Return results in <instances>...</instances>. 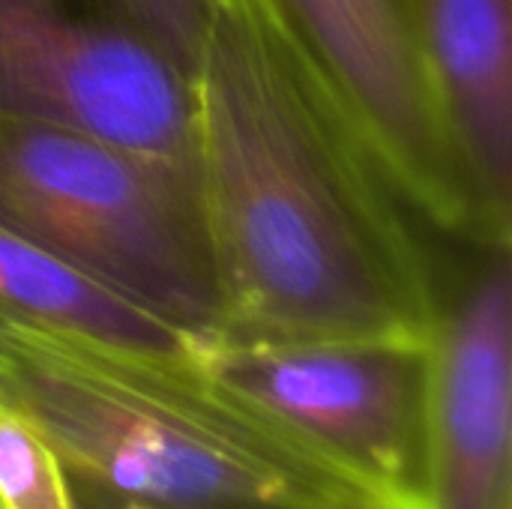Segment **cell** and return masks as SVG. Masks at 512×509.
<instances>
[{"label": "cell", "mask_w": 512, "mask_h": 509, "mask_svg": "<svg viewBox=\"0 0 512 509\" xmlns=\"http://www.w3.org/2000/svg\"><path fill=\"white\" fill-rule=\"evenodd\" d=\"M186 81L219 339L429 342L414 246L369 174L378 156L276 0H210Z\"/></svg>", "instance_id": "obj_1"}, {"label": "cell", "mask_w": 512, "mask_h": 509, "mask_svg": "<svg viewBox=\"0 0 512 509\" xmlns=\"http://www.w3.org/2000/svg\"><path fill=\"white\" fill-rule=\"evenodd\" d=\"M0 396L45 435L72 483L138 509H402L198 354L0 315Z\"/></svg>", "instance_id": "obj_2"}, {"label": "cell", "mask_w": 512, "mask_h": 509, "mask_svg": "<svg viewBox=\"0 0 512 509\" xmlns=\"http://www.w3.org/2000/svg\"><path fill=\"white\" fill-rule=\"evenodd\" d=\"M0 225L198 345L219 339L222 303L186 174L81 129L0 117Z\"/></svg>", "instance_id": "obj_3"}, {"label": "cell", "mask_w": 512, "mask_h": 509, "mask_svg": "<svg viewBox=\"0 0 512 509\" xmlns=\"http://www.w3.org/2000/svg\"><path fill=\"white\" fill-rule=\"evenodd\" d=\"M198 360L237 393L360 471L402 509H426L429 342L213 339Z\"/></svg>", "instance_id": "obj_4"}, {"label": "cell", "mask_w": 512, "mask_h": 509, "mask_svg": "<svg viewBox=\"0 0 512 509\" xmlns=\"http://www.w3.org/2000/svg\"><path fill=\"white\" fill-rule=\"evenodd\" d=\"M0 117L69 126L192 180L189 81L123 18L0 0Z\"/></svg>", "instance_id": "obj_5"}, {"label": "cell", "mask_w": 512, "mask_h": 509, "mask_svg": "<svg viewBox=\"0 0 512 509\" xmlns=\"http://www.w3.org/2000/svg\"><path fill=\"white\" fill-rule=\"evenodd\" d=\"M366 144L438 216L462 207V165L408 0H276Z\"/></svg>", "instance_id": "obj_6"}, {"label": "cell", "mask_w": 512, "mask_h": 509, "mask_svg": "<svg viewBox=\"0 0 512 509\" xmlns=\"http://www.w3.org/2000/svg\"><path fill=\"white\" fill-rule=\"evenodd\" d=\"M426 509H512V267L498 249L435 318L426 378Z\"/></svg>", "instance_id": "obj_7"}, {"label": "cell", "mask_w": 512, "mask_h": 509, "mask_svg": "<svg viewBox=\"0 0 512 509\" xmlns=\"http://www.w3.org/2000/svg\"><path fill=\"white\" fill-rule=\"evenodd\" d=\"M465 183L507 225L512 192V0H411Z\"/></svg>", "instance_id": "obj_8"}, {"label": "cell", "mask_w": 512, "mask_h": 509, "mask_svg": "<svg viewBox=\"0 0 512 509\" xmlns=\"http://www.w3.org/2000/svg\"><path fill=\"white\" fill-rule=\"evenodd\" d=\"M0 509H75L72 480L45 435L0 396Z\"/></svg>", "instance_id": "obj_9"}, {"label": "cell", "mask_w": 512, "mask_h": 509, "mask_svg": "<svg viewBox=\"0 0 512 509\" xmlns=\"http://www.w3.org/2000/svg\"><path fill=\"white\" fill-rule=\"evenodd\" d=\"M114 6L129 27L147 36L180 66L183 75H189L204 36L210 0H114Z\"/></svg>", "instance_id": "obj_10"}, {"label": "cell", "mask_w": 512, "mask_h": 509, "mask_svg": "<svg viewBox=\"0 0 512 509\" xmlns=\"http://www.w3.org/2000/svg\"><path fill=\"white\" fill-rule=\"evenodd\" d=\"M72 495H75V509H135L120 498H111L105 492H96L78 483H72Z\"/></svg>", "instance_id": "obj_11"}, {"label": "cell", "mask_w": 512, "mask_h": 509, "mask_svg": "<svg viewBox=\"0 0 512 509\" xmlns=\"http://www.w3.org/2000/svg\"><path fill=\"white\" fill-rule=\"evenodd\" d=\"M408 3H411V0H408Z\"/></svg>", "instance_id": "obj_12"}]
</instances>
